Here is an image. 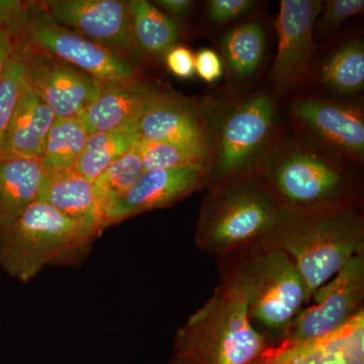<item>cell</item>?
Here are the masks:
<instances>
[{
  "label": "cell",
  "instance_id": "cell-1",
  "mask_svg": "<svg viewBox=\"0 0 364 364\" xmlns=\"http://www.w3.org/2000/svg\"><path fill=\"white\" fill-rule=\"evenodd\" d=\"M200 105L208 129L205 191L259 177L282 146L272 93L205 98Z\"/></svg>",
  "mask_w": 364,
  "mask_h": 364
},
{
  "label": "cell",
  "instance_id": "cell-2",
  "mask_svg": "<svg viewBox=\"0 0 364 364\" xmlns=\"http://www.w3.org/2000/svg\"><path fill=\"white\" fill-rule=\"evenodd\" d=\"M220 275L212 296L177 330L168 364H247L270 347L249 320L238 279L221 267Z\"/></svg>",
  "mask_w": 364,
  "mask_h": 364
},
{
  "label": "cell",
  "instance_id": "cell-3",
  "mask_svg": "<svg viewBox=\"0 0 364 364\" xmlns=\"http://www.w3.org/2000/svg\"><path fill=\"white\" fill-rule=\"evenodd\" d=\"M218 259L220 267L233 273L243 287L254 329L269 346L280 343L311 301L305 279L294 261L262 241Z\"/></svg>",
  "mask_w": 364,
  "mask_h": 364
},
{
  "label": "cell",
  "instance_id": "cell-4",
  "mask_svg": "<svg viewBox=\"0 0 364 364\" xmlns=\"http://www.w3.org/2000/svg\"><path fill=\"white\" fill-rule=\"evenodd\" d=\"M259 178L287 214L361 205L360 181L343 159L310 144L282 145Z\"/></svg>",
  "mask_w": 364,
  "mask_h": 364
},
{
  "label": "cell",
  "instance_id": "cell-5",
  "mask_svg": "<svg viewBox=\"0 0 364 364\" xmlns=\"http://www.w3.org/2000/svg\"><path fill=\"white\" fill-rule=\"evenodd\" d=\"M260 241L291 257L312 299L353 256L364 253L361 205L306 215L284 212L277 226Z\"/></svg>",
  "mask_w": 364,
  "mask_h": 364
},
{
  "label": "cell",
  "instance_id": "cell-6",
  "mask_svg": "<svg viewBox=\"0 0 364 364\" xmlns=\"http://www.w3.org/2000/svg\"><path fill=\"white\" fill-rule=\"evenodd\" d=\"M102 233L36 200L0 233V267L26 284L45 267L82 264Z\"/></svg>",
  "mask_w": 364,
  "mask_h": 364
},
{
  "label": "cell",
  "instance_id": "cell-7",
  "mask_svg": "<svg viewBox=\"0 0 364 364\" xmlns=\"http://www.w3.org/2000/svg\"><path fill=\"white\" fill-rule=\"evenodd\" d=\"M282 213L259 177L205 189L196 220V248L221 258L250 247L272 231Z\"/></svg>",
  "mask_w": 364,
  "mask_h": 364
},
{
  "label": "cell",
  "instance_id": "cell-8",
  "mask_svg": "<svg viewBox=\"0 0 364 364\" xmlns=\"http://www.w3.org/2000/svg\"><path fill=\"white\" fill-rule=\"evenodd\" d=\"M11 38L14 46L52 55L102 83L140 75L136 60L119 56L60 25L48 13L43 1H28L23 21Z\"/></svg>",
  "mask_w": 364,
  "mask_h": 364
},
{
  "label": "cell",
  "instance_id": "cell-9",
  "mask_svg": "<svg viewBox=\"0 0 364 364\" xmlns=\"http://www.w3.org/2000/svg\"><path fill=\"white\" fill-rule=\"evenodd\" d=\"M311 299L314 304L296 316L282 341L322 338L364 310V253L353 256Z\"/></svg>",
  "mask_w": 364,
  "mask_h": 364
},
{
  "label": "cell",
  "instance_id": "cell-10",
  "mask_svg": "<svg viewBox=\"0 0 364 364\" xmlns=\"http://www.w3.org/2000/svg\"><path fill=\"white\" fill-rule=\"evenodd\" d=\"M131 2L124 0H47L48 13L60 25L119 56L139 55L131 28Z\"/></svg>",
  "mask_w": 364,
  "mask_h": 364
},
{
  "label": "cell",
  "instance_id": "cell-11",
  "mask_svg": "<svg viewBox=\"0 0 364 364\" xmlns=\"http://www.w3.org/2000/svg\"><path fill=\"white\" fill-rule=\"evenodd\" d=\"M14 47L20 48L25 55L26 82L57 119L82 116L97 97L102 83L52 55Z\"/></svg>",
  "mask_w": 364,
  "mask_h": 364
},
{
  "label": "cell",
  "instance_id": "cell-12",
  "mask_svg": "<svg viewBox=\"0 0 364 364\" xmlns=\"http://www.w3.org/2000/svg\"><path fill=\"white\" fill-rule=\"evenodd\" d=\"M318 0H282L275 21L277 52L270 79L273 97L279 100L301 83L315 51L314 28L320 16Z\"/></svg>",
  "mask_w": 364,
  "mask_h": 364
},
{
  "label": "cell",
  "instance_id": "cell-13",
  "mask_svg": "<svg viewBox=\"0 0 364 364\" xmlns=\"http://www.w3.org/2000/svg\"><path fill=\"white\" fill-rule=\"evenodd\" d=\"M291 114L335 156L356 164L363 163V107L325 98L306 97L293 102Z\"/></svg>",
  "mask_w": 364,
  "mask_h": 364
},
{
  "label": "cell",
  "instance_id": "cell-14",
  "mask_svg": "<svg viewBox=\"0 0 364 364\" xmlns=\"http://www.w3.org/2000/svg\"><path fill=\"white\" fill-rule=\"evenodd\" d=\"M139 139L186 146L208 154V129L198 100L158 87L136 124Z\"/></svg>",
  "mask_w": 364,
  "mask_h": 364
},
{
  "label": "cell",
  "instance_id": "cell-15",
  "mask_svg": "<svg viewBox=\"0 0 364 364\" xmlns=\"http://www.w3.org/2000/svg\"><path fill=\"white\" fill-rule=\"evenodd\" d=\"M205 188L202 167L144 171L105 215V229L144 213L172 207Z\"/></svg>",
  "mask_w": 364,
  "mask_h": 364
},
{
  "label": "cell",
  "instance_id": "cell-16",
  "mask_svg": "<svg viewBox=\"0 0 364 364\" xmlns=\"http://www.w3.org/2000/svg\"><path fill=\"white\" fill-rule=\"evenodd\" d=\"M247 364H364V310L327 336L280 342Z\"/></svg>",
  "mask_w": 364,
  "mask_h": 364
},
{
  "label": "cell",
  "instance_id": "cell-17",
  "mask_svg": "<svg viewBox=\"0 0 364 364\" xmlns=\"http://www.w3.org/2000/svg\"><path fill=\"white\" fill-rule=\"evenodd\" d=\"M157 90L140 75L102 83L97 97L79 119L90 135L135 126Z\"/></svg>",
  "mask_w": 364,
  "mask_h": 364
},
{
  "label": "cell",
  "instance_id": "cell-18",
  "mask_svg": "<svg viewBox=\"0 0 364 364\" xmlns=\"http://www.w3.org/2000/svg\"><path fill=\"white\" fill-rule=\"evenodd\" d=\"M55 119L54 112L26 82L7 128L0 158L40 160Z\"/></svg>",
  "mask_w": 364,
  "mask_h": 364
},
{
  "label": "cell",
  "instance_id": "cell-19",
  "mask_svg": "<svg viewBox=\"0 0 364 364\" xmlns=\"http://www.w3.org/2000/svg\"><path fill=\"white\" fill-rule=\"evenodd\" d=\"M38 200L71 219L105 231V218L95 200L92 182L74 168L47 172Z\"/></svg>",
  "mask_w": 364,
  "mask_h": 364
},
{
  "label": "cell",
  "instance_id": "cell-20",
  "mask_svg": "<svg viewBox=\"0 0 364 364\" xmlns=\"http://www.w3.org/2000/svg\"><path fill=\"white\" fill-rule=\"evenodd\" d=\"M46 173L40 160L0 158V233L38 200Z\"/></svg>",
  "mask_w": 364,
  "mask_h": 364
},
{
  "label": "cell",
  "instance_id": "cell-21",
  "mask_svg": "<svg viewBox=\"0 0 364 364\" xmlns=\"http://www.w3.org/2000/svg\"><path fill=\"white\" fill-rule=\"evenodd\" d=\"M131 28L139 52L151 57L164 56L181 39V26L152 2H131Z\"/></svg>",
  "mask_w": 364,
  "mask_h": 364
},
{
  "label": "cell",
  "instance_id": "cell-22",
  "mask_svg": "<svg viewBox=\"0 0 364 364\" xmlns=\"http://www.w3.org/2000/svg\"><path fill=\"white\" fill-rule=\"evenodd\" d=\"M221 48L230 73L239 79L250 77L264 56V30L256 21L242 23L223 36Z\"/></svg>",
  "mask_w": 364,
  "mask_h": 364
},
{
  "label": "cell",
  "instance_id": "cell-23",
  "mask_svg": "<svg viewBox=\"0 0 364 364\" xmlns=\"http://www.w3.org/2000/svg\"><path fill=\"white\" fill-rule=\"evenodd\" d=\"M136 140H139L136 124L119 130L90 134L73 168L93 182Z\"/></svg>",
  "mask_w": 364,
  "mask_h": 364
},
{
  "label": "cell",
  "instance_id": "cell-24",
  "mask_svg": "<svg viewBox=\"0 0 364 364\" xmlns=\"http://www.w3.org/2000/svg\"><path fill=\"white\" fill-rule=\"evenodd\" d=\"M90 132L82 119H55L47 139L40 162L47 172L73 168L80 156Z\"/></svg>",
  "mask_w": 364,
  "mask_h": 364
},
{
  "label": "cell",
  "instance_id": "cell-25",
  "mask_svg": "<svg viewBox=\"0 0 364 364\" xmlns=\"http://www.w3.org/2000/svg\"><path fill=\"white\" fill-rule=\"evenodd\" d=\"M138 141L92 182L95 200L104 218L144 172Z\"/></svg>",
  "mask_w": 364,
  "mask_h": 364
},
{
  "label": "cell",
  "instance_id": "cell-26",
  "mask_svg": "<svg viewBox=\"0 0 364 364\" xmlns=\"http://www.w3.org/2000/svg\"><path fill=\"white\" fill-rule=\"evenodd\" d=\"M322 82L340 95H353L364 87V47L353 40L340 47L325 62Z\"/></svg>",
  "mask_w": 364,
  "mask_h": 364
},
{
  "label": "cell",
  "instance_id": "cell-27",
  "mask_svg": "<svg viewBox=\"0 0 364 364\" xmlns=\"http://www.w3.org/2000/svg\"><path fill=\"white\" fill-rule=\"evenodd\" d=\"M144 171L202 167L205 169L207 154L203 151L168 143H150L139 139Z\"/></svg>",
  "mask_w": 364,
  "mask_h": 364
},
{
  "label": "cell",
  "instance_id": "cell-28",
  "mask_svg": "<svg viewBox=\"0 0 364 364\" xmlns=\"http://www.w3.org/2000/svg\"><path fill=\"white\" fill-rule=\"evenodd\" d=\"M26 85L25 55L20 48L14 47L11 63L0 82V153L7 128Z\"/></svg>",
  "mask_w": 364,
  "mask_h": 364
},
{
  "label": "cell",
  "instance_id": "cell-29",
  "mask_svg": "<svg viewBox=\"0 0 364 364\" xmlns=\"http://www.w3.org/2000/svg\"><path fill=\"white\" fill-rule=\"evenodd\" d=\"M363 0H328L322 2L321 16L317 18L314 32L325 37L336 31L344 21L363 11Z\"/></svg>",
  "mask_w": 364,
  "mask_h": 364
},
{
  "label": "cell",
  "instance_id": "cell-30",
  "mask_svg": "<svg viewBox=\"0 0 364 364\" xmlns=\"http://www.w3.org/2000/svg\"><path fill=\"white\" fill-rule=\"evenodd\" d=\"M252 0H210L208 16L215 23H226L241 18L254 6Z\"/></svg>",
  "mask_w": 364,
  "mask_h": 364
},
{
  "label": "cell",
  "instance_id": "cell-31",
  "mask_svg": "<svg viewBox=\"0 0 364 364\" xmlns=\"http://www.w3.org/2000/svg\"><path fill=\"white\" fill-rule=\"evenodd\" d=\"M165 63L173 75L178 78L193 77L195 72V55L184 46H173L165 53Z\"/></svg>",
  "mask_w": 364,
  "mask_h": 364
},
{
  "label": "cell",
  "instance_id": "cell-32",
  "mask_svg": "<svg viewBox=\"0 0 364 364\" xmlns=\"http://www.w3.org/2000/svg\"><path fill=\"white\" fill-rule=\"evenodd\" d=\"M195 72L205 82L214 83L222 77L224 65L217 53L203 49L195 55Z\"/></svg>",
  "mask_w": 364,
  "mask_h": 364
},
{
  "label": "cell",
  "instance_id": "cell-33",
  "mask_svg": "<svg viewBox=\"0 0 364 364\" xmlns=\"http://www.w3.org/2000/svg\"><path fill=\"white\" fill-rule=\"evenodd\" d=\"M28 1L0 0V28L13 35L25 16Z\"/></svg>",
  "mask_w": 364,
  "mask_h": 364
},
{
  "label": "cell",
  "instance_id": "cell-34",
  "mask_svg": "<svg viewBox=\"0 0 364 364\" xmlns=\"http://www.w3.org/2000/svg\"><path fill=\"white\" fill-rule=\"evenodd\" d=\"M152 4L162 13L176 18L188 16L193 6V2L189 0H156Z\"/></svg>",
  "mask_w": 364,
  "mask_h": 364
},
{
  "label": "cell",
  "instance_id": "cell-35",
  "mask_svg": "<svg viewBox=\"0 0 364 364\" xmlns=\"http://www.w3.org/2000/svg\"><path fill=\"white\" fill-rule=\"evenodd\" d=\"M14 46L11 36L0 28V82L9 68L13 57Z\"/></svg>",
  "mask_w": 364,
  "mask_h": 364
}]
</instances>
